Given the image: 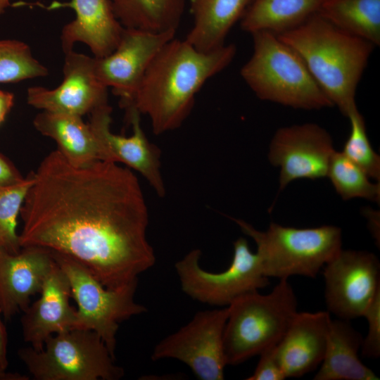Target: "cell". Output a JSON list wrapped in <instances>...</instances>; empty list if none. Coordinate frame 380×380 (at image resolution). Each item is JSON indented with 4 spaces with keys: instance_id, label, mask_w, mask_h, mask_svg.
<instances>
[{
    "instance_id": "2",
    "label": "cell",
    "mask_w": 380,
    "mask_h": 380,
    "mask_svg": "<svg viewBox=\"0 0 380 380\" xmlns=\"http://www.w3.org/2000/svg\"><path fill=\"white\" fill-rule=\"evenodd\" d=\"M236 53L233 44L202 52L186 39H172L149 65L130 106L149 118L155 134L179 128L203 84L227 68Z\"/></svg>"
},
{
    "instance_id": "30",
    "label": "cell",
    "mask_w": 380,
    "mask_h": 380,
    "mask_svg": "<svg viewBox=\"0 0 380 380\" xmlns=\"http://www.w3.org/2000/svg\"><path fill=\"white\" fill-rule=\"evenodd\" d=\"M362 317L368 322V332L361 346L365 357L376 359L380 356V291L366 309Z\"/></svg>"
},
{
    "instance_id": "20",
    "label": "cell",
    "mask_w": 380,
    "mask_h": 380,
    "mask_svg": "<svg viewBox=\"0 0 380 380\" xmlns=\"http://www.w3.org/2000/svg\"><path fill=\"white\" fill-rule=\"evenodd\" d=\"M363 337L349 320L331 319L323 360L314 380H379L358 357Z\"/></svg>"
},
{
    "instance_id": "23",
    "label": "cell",
    "mask_w": 380,
    "mask_h": 380,
    "mask_svg": "<svg viewBox=\"0 0 380 380\" xmlns=\"http://www.w3.org/2000/svg\"><path fill=\"white\" fill-rule=\"evenodd\" d=\"M324 0H253L241 20V27L252 34L266 31L279 35L317 14Z\"/></svg>"
},
{
    "instance_id": "1",
    "label": "cell",
    "mask_w": 380,
    "mask_h": 380,
    "mask_svg": "<svg viewBox=\"0 0 380 380\" xmlns=\"http://www.w3.org/2000/svg\"><path fill=\"white\" fill-rule=\"evenodd\" d=\"M33 177L20 211L21 247L65 255L108 289L138 281L155 264L146 203L129 167L103 160L75 166L56 149Z\"/></svg>"
},
{
    "instance_id": "7",
    "label": "cell",
    "mask_w": 380,
    "mask_h": 380,
    "mask_svg": "<svg viewBox=\"0 0 380 380\" xmlns=\"http://www.w3.org/2000/svg\"><path fill=\"white\" fill-rule=\"evenodd\" d=\"M18 355L36 380H118L125 374L101 338L89 329L55 334L42 349L22 348Z\"/></svg>"
},
{
    "instance_id": "33",
    "label": "cell",
    "mask_w": 380,
    "mask_h": 380,
    "mask_svg": "<svg viewBox=\"0 0 380 380\" xmlns=\"http://www.w3.org/2000/svg\"><path fill=\"white\" fill-rule=\"evenodd\" d=\"M2 311L0 305V369L6 371L8 366L7 357L8 335L1 319Z\"/></svg>"
},
{
    "instance_id": "9",
    "label": "cell",
    "mask_w": 380,
    "mask_h": 380,
    "mask_svg": "<svg viewBox=\"0 0 380 380\" xmlns=\"http://www.w3.org/2000/svg\"><path fill=\"white\" fill-rule=\"evenodd\" d=\"M201 255L199 249H194L175 265L182 291L194 300L226 307L239 296L269 284L257 253L251 252L243 237L234 242L232 261L223 272L202 269L198 262Z\"/></svg>"
},
{
    "instance_id": "35",
    "label": "cell",
    "mask_w": 380,
    "mask_h": 380,
    "mask_svg": "<svg viewBox=\"0 0 380 380\" xmlns=\"http://www.w3.org/2000/svg\"><path fill=\"white\" fill-rule=\"evenodd\" d=\"M365 215L368 219L369 229L376 242L379 244V213L373 210H365Z\"/></svg>"
},
{
    "instance_id": "28",
    "label": "cell",
    "mask_w": 380,
    "mask_h": 380,
    "mask_svg": "<svg viewBox=\"0 0 380 380\" xmlns=\"http://www.w3.org/2000/svg\"><path fill=\"white\" fill-rule=\"evenodd\" d=\"M33 182L32 172L22 182L0 189V248L11 253L21 249L16 232L17 218Z\"/></svg>"
},
{
    "instance_id": "4",
    "label": "cell",
    "mask_w": 380,
    "mask_h": 380,
    "mask_svg": "<svg viewBox=\"0 0 380 380\" xmlns=\"http://www.w3.org/2000/svg\"><path fill=\"white\" fill-rule=\"evenodd\" d=\"M251 34L253 53L241 76L258 98L296 109L334 106L293 49L271 32Z\"/></svg>"
},
{
    "instance_id": "10",
    "label": "cell",
    "mask_w": 380,
    "mask_h": 380,
    "mask_svg": "<svg viewBox=\"0 0 380 380\" xmlns=\"http://www.w3.org/2000/svg\"><path fill=\"white\" fill-rule=\"evenodd\" d=\"M228 312V306L197 312L188 324L155 346L151 359H177L200 379H224L227 365L223 334Z\"/></svg>"
},
{
    "instance_id": "12",
    "label": "cell",
    "mask_w": 380,
    "mask_h": 380,
    "mask_svg": "<svg viewBox=\"0 0 380 380\" xmlns=\"http://www.w3.org/2000/svg\"><path fill=\"white\" fill-rule=\"evenodd\" d=\"M176 31L153 32L125 28L115 49L103 57H94L98 80L120 97L125 109L134 99L149 65Z\"/></svg>"
},
{
    "instance_id": "29",
    "label": "cell",
    "mask_w": 380,
    "mask_h": 380,
    "mask_svg": "<svg viewBox=\"0 0 380 380\" xmlns=\"http://www.w3.org/2000/svg\"><path fill=\"white\" fill-rule=\"evenodd\" d=\"M350 132L341 151L370 178L380 181V157L372 148L363 116L357 108L348 115Z\"/></svg>"
},
{
    "instance_id": "3",
    "label": "cell",
    "mask_w": 380,
    "mask_h": 380,
    "mask_svg": "<svg viewBox=\"0 0 380 380\" xmlns=\"http://www.w3.org/2000/svg\"><path fill=\"white\" fill-rule=\"evenodd\" d=\"M277 36L299 55L333 106L348 117L357 108L356 89L376 46L317 13Z\"/></svg>"
},
{
    "instance_id": "25",
    "label": "cell",
    "mask_w": 380,
    "mask_h": 380,
    "mask_svg": "<svg viewBox=\"0 0 380 380\" xmlns=\"http://www.w3.org/2000/svg\"><path fill=\"white\" fill-rule=\"evenodd\" d=\"M317 14L347 33L380 44V0H324Z\"/></svg>"
},
{
    "instance_id": "26",
    "label": "cell",
    "mask_w": 380,
    "mask_h": 380,
    "mask_svg": "<svg viewBox=\"0 0 380 380\" xmlns=\"http://www.w3.org/2000/svg\"><path fill=\"white\" fill-rule=\"evenodd\" d=\"M343 200L361 198L379 203L380 184L370 177L341 151L334 153L327 176Z\"/></svg>"
},
{
    "instance_id": "13",
    "label": "cell",
    "mask_w": 380,
    "mask_h": 380,
    "mask_svg": "<svg viewBox=\"0 0 380 380\" xmlns=\"http://www.w3.org/2000/svg\"><path fill=\"white\" fill-rule=\"evenodd\" d=\"M335 151L329 133L315 123L278 129L270 144L268 159L280 169L279 191L296 179L327 177Z\"/></svg>"
},
{
    "instance_id": "21",
    "label": "cell",
    "mask_w": 380,
    "mask_h": 380,
    "mask_svg": "<svg viewBox=\"0 0 380 380\" xmlns=\"http://www.w3.org/2000/svg\"><path fill=\"white\" fill-rule=\"evenodd\" d=\"M33 125L56 142L57 149L70 164L82 166L101 160L96 137L82 117L42 111L34 117Z\"/></svg>"
},
{
    "instance_id": "36",
    "label": "cell",
    "mask_w": 380,
    "mask_h": 380,
    "mask_svg": "<svg viewBox=\"0 0 380 380\" xmlns=\"http://www.w3.org/2000/svg\"><path fill=\"white\" fill-rule=\"evenodd\" d=\"M29 377L18 373L7 372L0 369V380H28Z\"/></svg>"
},
{
    "instance_id": "11",
    "label": "cell",
    "mask_w": 380,
    "mask_h": 380,
    "mask_svg": "<svg viewBox=\"0 0 380 380\" xmlns=\"http://www.w3.org/2000/svg\"><path fill=\"white\" fill-rule=\"evenodd\" d=\"M323 276L327 311L339 319L362 317L380 291V262L369 251L341 248L325 265Z\"/></svg>"
},
{
    "instance_id": "19",
    "label": "cell",
    "mask_w": 380,
    "mask_h": 380,
    "mask_svg": "<svg viewBox=\"0 0 380 380\" xmlns=\"http://www.w3.org/2000/svg\"><path fill=\"white\" fill-rule=\"evenodd\" d=\"M331 319L327 310L296 314L275 349L286 378L300 377L320 365Z\"/></svg>"
},
{
    "instance_id": "22",
    "label": "cell",
    "mask_w": 380,
    "mask_h": 380,
    "mask_svg": "<svg viewBox=\"0 0 380 380\" xmlns=\"http://www.w3.org/2000/svg\"><path fill=\"white\" fill-rule=\"evenodd\" d=\"M194 23L185 39L196 49L209 52L225 39L253 0H190Z\"/></svg>"
},
{
    "instance_id": "24",
    "label": "cell",
    "mask_w": 380,
    "mask_h": 380,
    "mask_svg": "<svg viewBox=\"0 0 380 380\" xmlns=\"http://www.w3.org/2000/svg\"><path fill=\"white\" fill-rule=\"evenodd\" d=\"M125 28L153 32L176 31L186 0H110Z\"/></svg>"
},
{
    "instance_id": "5",
    "label": "cell",
    "mask_w": 380,
    "mask_h": 380,
    "mask_svg": "<svg viewBox=\"0 0 380 380\" xmlns=\"http://www.w3.org/2000/svg\"><path fill=\"white\" fill-rule=\"evenodd\" d=\"M298 301L287 279L267 294L254 291L228 305L223 334L227 365L241 364L280 341L297 310Z\"/></svg>"
},
{
    "instance_id": "15",
    "label": "cell",
    "mask_w": 380,
    "mask_h": 380,
    "mask_svg": "<svg viewBox=\"0 0 380 380\" xmlns=\"http://www.w3.org/2000/svg\"><path fill=\"white\" fill-rule=\"evenodd\" d=\"M64 53L62 82L53 89L30 87L27 103L42 111L80 117L108 104V87L95 75L94 56L73 49Z\"/></svg>"
},
{
    "instance_id": "27",
    "label": "cell",
    "mask_w": 380,
    "mask_h": 380,
    "mask_svg": "<svg viewBox=\"0 0 380 380\" xmlns=\"http://www.w3.org/2000/svg\"><path fill=\"white\" fill-rule=\"evenodd\" d=\"M48 75V68L34 58L26 43L0 39V83L18 82Z\"/></svg>"
},
{
    "instance_id": "6",
    "label": "cell",
    "mask_w": 380,
    "mask_h": 380,
    "mask_svg": "<svg viewBox=\"0 0 380 380\" xmlns=\"http://www.w3.org/2000/svg\"><path fill=\"white\" fill-rule=\"evenodd\" d=\"M231 219L255 241L262 272L268 278H315L342 248V232L336 226L296 228L271 222L265 231H260L243 220Z\"/></svg>"
},
{
    "instance_id": "16",
    "label": "cell",
    "mask_w": 380,
    "mask_h": 380,
    "mask_svg": "<svg viewBox=\"0 0 380 380\" xmlns=\"http://www.w3.org/2000/svg\"><path fill=\"white\" fill-rule=\"evenodd\" d=\"M55 264L44 248L21 247L17 253L0 248V305L6 319L28 308L30 297L39 293Z\"/></svg>"
},
{
    "instance_id": "32",
    "label": "cell",
    "mask_w": 380,
    "mask_h": 380,
    "mask_svg": "<svg viewBox=\"0 0 380 380\" xmlns=\"http://www.w3.org/2000/svg\"><path fill=\"white\" fill-rule=\"evenodd\" d=\"M24 179L15 165L0 153V189L17 184Z\"/></svg>"
},
{
    "instance_id": "31",
    "label": "cell",
    "mask_w": 380,
    "mask_h": 380,
    "mask_svg": "<svg viewBox=\"0 0 380 380\" xmlns=\"http://www.w3.org/2000/svg\"><path fill=\"white\" fill-rule=\"evenodd\" d=\"M276 346L260 353V360L252 375L247 380H284L286 376L276 355Z\"/></svg>"
},
{
    "instance_id": "14",
    "label": "cell",
    "mask_w": 380,
    "mask_h": 380,
    "mask_svg": "<svg viewBox=\"0 0 380 380\" xmlns=\"http://www.w3.org/2000/svg\"><path fill=\"white\" fill-rule=\"evenodd\" d=\"M132 134L125 137L110 130L112 108L108 104L97 108L90 115V125L99 144L101 160L122 163L139 172L157 195L165 194L160 172V151L151 144L144 134L139 112L134 107L126 108Z\"/></svg>"
},
{
    "instance_id": "37",
    "label": "cell",
    "mask_w": 380,
    "mask_h": 380,
    "mask_svg": "<svg viewBox=\"0 0 380 380\" xmlns=\"http://www.w3.org/2000/svg\"><path fill=\"white\" fill-rule=\"evenodd\" d=\"M11 0H0V15L5 12L6 8L10 5Z\"/></svg>"
},
{
    "instance_id": "17",
    "label": "cell",
    "mask_w": 380,
    "mask_h": 380,
    "mask_svg": "<svg viewBox=\"0 0 380 380\" xmlns=\"http://www.w3.org/2000/svg\"><path fill=\"white\" fill-rule=\"evenodd\" d=\"M39 294L21 317L23 339L35 350L42 349L50 336L77 329V310L70 303L72 296L69 280L56 262Z\"/></svg>"
},
{
    "instance_id": "8",
    "label": "cell",
    "mask_w": 380,
    "mask_h": 380,
    "mask_svg": "<svg viewBox=\"0 0 380 380\" xmlns=\"http://www.w3.org/2000/svg\"><path fill=\"white\" fill-rule=\"evenodd\" d=\"M51 253L69 280L71 296L77 305V329L95 331L115 359L120 323L146 311L134 300L138 281L108 289L75 260L63 254Z\"/></svg>"
},
{
    "instance_id": "18",
    "label": "cell",
    "mask_w": 380,
    "mask_h": 380,
    "mask_svg": "<svg viewBox=\"0 0 380 380\" xmlns=\"http://www.w3.org/2000/svg\"><path fill=\"white\" fill-rule=\"evenodd\" d=\"M48 10L70 8L75 18L65 25L61 34L63 52L73 49L76 43L86 44L94 57L110 53L117 46L124 27L117 19L110 0H71L53 1L48 6L35 3Z\"/></svg>"
},
{
    "instance_id": "34",
    "label": "cell",
    "mask_w": 380,
    "mask_h": 380,
    "mask_svg": "<svg viewBox=\"0 0 380 380\" xmlns=\"http://www.w3.org/2000/svg\"><path fill=\"white\" fill-rule=\"evenodd\" d=\"M15 97L11 92L0 90V125L14 105Z\"/></svg>"
}]
</instances>
